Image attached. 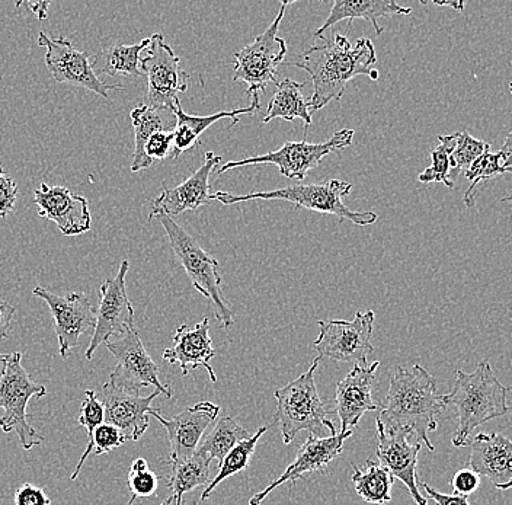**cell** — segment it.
<instances>
[{"label":"cell","mask_w":512,"mask_h":505,"mask_svg":"<svg viewBox=\"0 0 512 505\" xmlns=\"http://www.w3.org/2000/svg\"><path fill=\"white\" fill-rule=\"evenodd\" d=\"M320 43L304 51L299 62L290 66L302 69L312 78L313 95L309 110L319 111L329 102L341 101L348 82L357 76H368L377 81L379 72L373 69L377 54L370 38H358L351 44L345 35L331 33L319 37Z\"/></svg>","instance_id":"cell-1"},{"label":"cell","mask_w":512,"mask_h":505,"mask_svg":"<svg viewBox=\"0 0 512 505\" xmlns=\"http://www.w3.org/2000/svg\"><path fill=\"white\" fill-rule=\"evenodd\" d=\"M437 380L421 364L399 367L390 380L379 421L390 430H406L434 452L430 433L437 430L438 417L446 409Z\"/></svg>","instance_id":"cell-2"},{"label":"cell","mask_w":512,"mask_h":505,"mask_svg":"<svg viewBox=\"0 0 512 505\" xmlns=\"http://www.w3.org/2000/svg\"><path fill=\"white\" fill-rule=\"evenodd\" d=\"M492 370L488 360H482L473 373L456 370V382L447 395H443L446 407L457 411L456 433L451 443L454 447L469 446L470 434L480 425L508 414V392Z\"/></svg>","instance_id":"cell-3"},{"label":"cell","mask_w":512,"mask_h":505,"mask_svg":"<svg viewBox=\"0 0 512 505\" xmlns=\"http://www.w3.org/2000/svg\"><path fill=\"white\" fill-rule=\"evenodd\" d=\"M350 182L328 180L322 184L291 185L272 191H256V193L235 196V194L217 191L211 194V200L219 201L223 206L255 200H283L293 203L297 209L312 210V212L332 214L345 222L358 226H370L377 222L379 216L374 212H352L345 206L344 198L351 193Z\"/></svg>","instance_id":"cell-4"},{"label":"cell","mask_w":512,"mask_h":505,"mask_svg":"<svg viewBox=\"0 0 512 505\" xmlns=\"http://www.w3.org/2000/svg\"><path fill=\"white\" fill-rule=\"evenodd\" d=\"M320 360V357H316L306 373L274 393L277 401L274 420L280 425L284 444H290L300 431H310L312 436L322 437L328 428L331 436L336 434L335 425L328 420V409L320 399L315 382Z\"/></svg>","instance_id":"cell-5"},{"label":"cell","mask_w":512,"mask_h":505,"mask_svg":"<svg viewBox=\"0 0 512 505\" xmlns=\"http://www.w3.org/2000/svg\"><path fill=\"white\" fill-rule=\"evenodd\" d=\"M165 229L171 242L176 260L190 277L192 286L213 303L214 315L224 329L235 326V316L224 299L222 276L219 273V261L201 248V245L172 217L166 214L155 216Z\"/></svg>","instance_id":"cell-6"},{"label":"cell","mask_w":512,"mask_h":505,"mask_svg":"<svg viewBox=\"0 0 512 505\" xmlns=\"http://www.w3.org/2000/svg\"><path fill=\"white\" fill-rule=\"evenodd\" d=\"M291 2H283L274 22L254 43L243 47L233 56L235 76L233 82H245L248 85L246 94L251 98V104L261 108V95L265 94L271 83L277 85L278 66L287 56V44L278 35L284 14Z\"/></svg>","instance_id":"cell-7"},{"label":"cell","mask_w":512,"mask_h":505,"mask_svg":"<svg viewBox=\"0 0 512 505\" xmlns=\"http://www.w3.org/2000/svg\"><path fill=\"white\" fill-rule=\"evenodd\" d=\"M47 395V389L34 382L22 366V354H12L6 372L0 377V428L3 433H16L19 443L25 450L40 446L44 437L30 424L27 414L30 399H41Z\"/></svg>","instance_id":"cell-8"},{"label":"cell","mask_w":512,"mask_h":505,"mask_svg":"<svg viewBox=\"0 0 512 505\" xmlns=\"http://www.w3.org/2000/svg\"><path fill=\"white\" fill-rule=\"evenodd\" d=\"M355 131L344 129L336 131L334 136L328 142L320 145H312L306 142H287L283 147L268 152L265 155L252 156V158L242 159V161H229L220 166L217 175H222L230 169L240 168V166L249 165H275L283 177L288 180L302 181L309 174V171L320 165L325 156L329 153L341 152L352 145Z\"/></svg>","instance_id":"cell-9"},{"label":"cell","mask_w":512,"mask_h":505,"mask_svg":"<svg viewBox=\"0 0 512 505\" xmlns=\"http://www.w3.org/2000/svg\"><path fill=\"white\" fill-rule=\"evenodd\" d=\"M147 76V104L159 111H174L178 95L188 91L190 75L181 66V59L166 44L162 34H153L147 56L140 59Z\"/></svg>","instance_id":"cell-10"},{"label":"cell","mask_w":512,"mask_h":505,"mask_svg":"<svg viewBox=\"0 0 512 505\" xmlns=\"http://www.w3.org/2000/svg\"><path fill=\"white\" fill-rule=\"evenodd\" d=\"M376 313L357 312L352 321H318L320 334L313 347L320 359L341 361L347 364H366L374 351L373 338Z\"/></svg>","instance_id":"cell-11"},{"label":"cell","mask_w":512,"mask_h":505,"mask_svg":"<svg viewBox=\"0 0 512 505\" xmlns=\"http://www.w3.org/2000/svg\"><path fill=\"white\" fill-rule=\"evenodd\" d=\"M105 345L118 361L110 376L112 385L128 393H139L140 389L153 386L165 398H172L171 388L160 382L159 367L144 348L136 328L130 329L121 340L108 341Z\"/></svg>","instance_id":"cell-12"},{"label":"cell","mask_w":512,"mask_h":505,"mask_svg":"<svg viewBox=\"0 0 512 505\" xmlns=\"http://www.w3.org/2000/svg\"><path fill=\"white\" fill-rule=\"evenodd\" d=\"M128 270L130 262L121 261L117 276L105 281L99 289L101 300L96 309L94 335L85 354L88 360H92L96 348L108 343L112 335H124L134 328V309L128 299L126 286Z\"/></svg>","instance_id":"cell-13"},{"label":"cell","mask_w":512,"mask_h":505,"mask_svg":"<svg viewBox=\"0 0 512 505\" xmlns=\"http://www.w3.org/2000/svg\"><path fill=\"white\" fill-rule=\"evenodd\" d=\"M38 46L47 50L46 65L54 81L80 86L104 98H108L111 91L121 89V86L102 82L92 69L91 54L76 50L66 38H51L41 31Z\"/></svg>","instance_id":"cell-14"},{"label":"cell","mask_w":512,"mask_h":505,"mask_svg":"<svg viewBox=\"0 0 512 505\" xmlns=\"http://www.w3.org/2000/svg\"><path fill=\"white\" fill-rule=\"evenodd\" d=\"M34 296L47 303L54 318V328L59 338L60 357L66 359L73 348L78 347L80 338L86 332L95 329L96 310L85 293H70L59 296L37 286L32 290Z\"/></svg>","instance_id":"cell-15"},{"label":"cell","mask_w":512,"mask_h":505,"mask_svg":"<svg viewBox=\"0 0 512 505\" xmlns=\"http://www.w3.org/2000/svg\"><path fill=\"white\" fill-rule=\"evenodd\" d=\"M377 457L379 463L392 473L393 478L399 479L416 505H428L427 498L421 494L418 485V455L422 449V443L416 440L409 431L390 430L384 427L379 420L376 423Z\"/></svg>","instance_id":"cell-16"},{"label":"cell","mask_w":512,"mask_h":505,"mask_svg":"<svg viewBox=\"0 0 512 505\" xmlns=\"http://www.w3.org/2000/svg\"><path fill=\"white\" fill-rule=\"evenodd\" d=\"M219 414V405L208 401L198 402L192 407L185 408L181 414L171 420L162 417L158 409H150V417L158 420L168 431L169 444H171V455H169L171 466L185 462L195 455L204 431Z\"/></svg>","instance_id":"cell-17"},{"label":"cell","mask_w":512,"mask_h":505,"mask_svg":"<svg viewBox=\"0 0 512 505\" xmlns=\"http://www.w3.org/2000/svg\"><path fill=\"white\" fill-rule=\"evenodd\" d=\"M351 436L352 430L345 431V433H336L335 436L331 437L310 436L306 443L300 447L296 459L288 466L286 472L281 473L268 487L255 494L249 500L248 505H261L262 501L274 489L281 487L283 484H294V482L303 478L306 473L326 471L336 457L341 456V453L344 452L345 441L350 439Z\"/></svg>","instance_id":"cell-18"},{"label":"cell","mask_w":512,"mask_h":505,"mask_svg":"<svg viewBox=\"0 0 512 505\" xmlns=\"http://www.w3.org/2000/svg\"><path fill=\"white\" fill-rule=\"evenodd\" d=\"M379 367L380 361H374L370 366L367 363L355 364L336 386L335 414L341 420V433L352 430L367 412L382 408V404L373 396L374 379Z\"/></svg>","instance_id":"cell-19"},{"label":"cell","mask_w":512,"mask_h":505,"mask_svg":"<svg viewBox=\"0 0 512 505\" xmlns=\"http://www.w3.org/2000/svg\"><path fill=\"white\" fill-rule=\"evenodd\" d=\"M162 395L159 391L149 396L121 391L107 382L102 388L101 402L105 409V423L114 425L123 433L126 441L142 439L150 425L152 402Z\"/></svg>","instance_id":"cell-20"},{"label":"cell","mask_w":512,"mask_h":505,"mask_svg":"<svg viewBox=\"0 0 512 505\" xmlns=\"http://www.w3.org/2000/svg\"><path fill=\"white\" fill-rule=\"evenodd\" d=\"M222 163V156L207 152L204 163L190 175L188 180L175 188H163L158 198H155L150 209L149 220L158 214L178 216L187 210H197L211 203L210 177L217 165Z\"/></svg>","instance_id":"cell-21"},{"label":"cell","mask_w":512,"mask_h":505,"mask_svg":"<svg viewBox=\"0 0 512 505\" xmlns=\"http://www.w3.org/2000/svg\"><path fill=\"white\" fill-rule=\"evenodd\" d=\"M34 203L40 207L38 216L54 222L66 236H78L89 232L92 216L85 197L70 193L64 187L41 184L34 191Z\"/></svg>","instance_id":"cell-22"},{"label":"cell","mask_w":512,"mask_h":505,"mask_svg":"<svg viewBox=\"0 0 512 505\" xmlns=\"http://www.w3.org/2000/svg\"><path fill=\"white\" fill-rule=\"evenodd\" d=\"M467 468L501 491L512 489V441L499 433H479L472 441Z\"/></svg>","instance_id":"cell-23"},{"label":"cell","mask_w":512,"mask_h":505,"mask_svg":"<svg viewBox=\"0 0 512 505\" xmlns=\"http://www.w3.org/2000/svg\"><path fill=\"white\" fill-rule=\"evenodd\" d=\"M174 341V347L168 348L163 353V360L166 363L178 364L184 376H187L190 370L204 367L211 382H217L216 373L210 366V361L216 356L210 337V319L204 318L194 328H190L187 324L178 326Z\"/></svg>","instance_id":"cell-24"},{"label":"cell","mask_w":512,"mask_h":505,"mask_svg":"<svg viewBox=\"0 0 512 505\" xmlns=\"http://www.w3.org/2000/svg\"><path fill=\"white\" fill-rule=\"evenodd\" d=\"M412 9L400 6L395 0H335L332 2L329 17L322 27L315 31V37H322L326 31L344 19L363 18L373 25L377 35H382L384 28L379 24V18L392 17V15H409Z\"/></svg>","instance_id":"cell-25"},{"label":"cell","mask_w":512,"mask_h":505,"mask_svg":"<svg viewBox=\"0 0 512 505\" xmlns=\"http://www.w3.org/2000/svg\"><path fill=\"white\" fill-rule=\"evenodd\" d=\"M259 108L255 105L239 108L233 111H220L213 115H188L182 110L181 101L176 102L174 111L176 124L174 130V147H172V158L176 159L184 152H190L195 147L200 146V137L207 129H210L217 121L223 118L232 120V127L239 123L242 115H254Z\"/></svg>","instance_id":"cell-26"},{"label":"cell","mask_w":512,"mask_h":505,"mask_svg":"<svg viewBox=\"0 0 512 505\" xmlns=\"http://www.w3.org/2000/svg\"><path fill=\"white\" fill-rule=\"evenodd\" d=\"M150 38L139 44H117L95 54L92 59V69L95 73H105L110 76H131L139 78L143 75L140 67V53L149 47Z\"/></svg>","instance_id":"cell-27"},{"label":"cell","mask_w":512,"mask_h":505,"mask_svg":"<svg viewBox=\"0 0 512 505\" xmlns=\"http://www.w3.org/2000/svg\"><path fill=\"white\" fill-rule=\"evenodd\" d=\"M165 113H169V111L155 110V108L146 104L139 105L131 111L130 118L134 127V143H136L131 171H143V169L150 168L153 165V161H150L146 152H144V147H146V143L149 142L153 134L158 133V131H166L168 127H174L175 129L176 123L166 121L163 117Z\"/></svg>","instance_id":"cell-28"},{"label":"cell","mask_w":512,"mask_h":505,"mask_svg":"<svg viewBox=\"0 0 512 505\" xmlns=\"http://www.w3.org/2000/svg\"><path fill=\"white\" fill-rule=\"evenodd\" d=\"M303 88L304 83L293 81V79L286 78L278 82L274 98L268 104L264 124L270 123L275 118H283L287 121L300 118L304 126H312V114H310L309 102L303 97Z\"/></svg>","instance_id":"cell-29"},{"label":"cell","mask_w":512,"mask_h":505,"mask_svg":"<svg viewBox=\"0 0 512 505\" xmlns=\"http://www.w3.org/2000/svg\"><path fill=\"white\" fill-rule=\"evenodd\" d=\"M352 484L355 492L363 498L368 504L384 505L392 501V487L395 484V478L392 473L383 468L380 463L374 460H367V469L358 468L352 465Z\"/></svg>","instance_id":"cell-30"},{"label":"cell","mask_w":512,"mask_h":505,"mask_svg":"<svg viewBox=\"0 0 512 505\" xmlns=\"http://www.w3.org/2000/svg\"><path fill=\"white\" fill-rule=\"evenodd\" d=\"M211 460L203 455L195 453L191 459L185 462L172 465L171 476H169L168 487L171 489V497L176 503L182 504V497L195 488L207 487L211 482L210 478Z\"/></svg>","instance_id":"cell-31"},{"label":"cell","mask_w":512,"mask_h":505,"mask_svg":"<svg viewBox=\"0 0 512 505\" xmlns=\"http://www.w3.org/2000/svg\"><path fill=\"white\" fill-rule=\"evenodd\" d=\"M248 430L240 427L233 418L226 417L219 420L216 427L213 428L206 440L198 446V455L208 457V459H216L217 462H223L224 457L229 455L240 441L249 439Z\"/></svg>","instance_id":"cell-32"},{"label":"cell","mask_w":512,"mask_h":505,"mask_svg":"<svg viewBox=\"0 0 512 505\" xmlns=\"http://www.w3.org/2000/svg\"><path fill=\"white\" fill-rule=\"evenodd\" d=\"M268 430H270V425L259 428L254 436L249 437L248 440L240 441L238 446L224 457L223 462L219 465V473H217L216 478L211 479L210 484L201 492V501H207L217 485L222 484L230 476L238 475V473L248 468L251 457L255 453L256 444Z\"/></svg>","instance_id":"cell-33"},{"label":"cell","mask_w":512,"mask_h":505,"mask_svg":"<svg viewBox=\"0 0 512 505\" xmlns=\"http://www.w3.org/2000/svg\"><path fill=\"white\" fill-rule=\"evenodd\" d=\"M504 174H511V172L505 168L499 152L494 153L488 150L480 156L478 161L473 162L472 166L463 174L470 181L469 190L463 196L467 209L475 207V197L480 184Z\"/></svg>","instance_id":"cell-34"},{"label":"cell","mask_w":512,"mask_h":505,"mask_svg":"<svg viewBox=\"0 0 512 505\" xmlns=\"http://www.w3.org/2000/svg\"><path fill=\"white\" fill-rule=\"evenodd\" d=\"M105 423V409L102 405L101 399L98 398L95 391H85V401L82 402L79 412V424L86 428V434H88V446H86L85 452L76 465L75 472L72 473L70 479L76 481L78 479L82 466L85 465L86 459L94 452V434L96 428L99 425Z\"/></svg>","instance_id":"cell-35"},{"label":"cell","mask_w":512,"mask_h":505,"mask_svg":"<svg viewBox=\"0 0 512 505\" xmlns=\"http://www.w3.org/2000/svg\"><path fill=\"white\" fill-rule=\"evenodd\" d=\"M438 140H440V145L431 150V166L418 175V180L422 184L441 182L453 190L454 182L450 178V156L456 147L457 133L450 134V136H438Z\"/></svg>","instance_id":"cell-36"},{"label":"cell","mask_w":512,"mask_h":505,"mask_svg":"<svg viewBox=\"0 0 512 505\" xmlns=\"http://www.w3.org/2000/svg\"><path fill=\"white\" fill-rule=\"evenodd\" d=\"M488 150H491L489 143L475 139L470 136L469 131L464 130L462 133H457L456 147L450 156L451 169L454 174L457 175L460 172L464 174L472 166V163L478 161L480 156Z\"/></svg>","instance_id":"cell-37"},{"label":"cell","mask_w":512,"mask_h":505,"mask_svg":"<svg viewBox=\"0 0 512 505\" xmlns=\"http://www.w3.org/2000/svg\"><path fill=\"white\" fill-rule=\"evenodd\" d=\"M126 443L123 433L114 425L104 423L99 425L94 434V450L96 456L108 455Z\"/></svg>","instance_id":"cell-38"},{"label":"cell","mask_w":512,"mask_h":505,"mask_svg":"<svg viewBox=\"0 0 512 505\" xmlns=\"http://www.w3.org/2000/svg\"><path fill=\"white\" fill-rule=\"evenodd\" d=\"M159 487V476L155 472L146 471L128 473V489L134 498H149L156 494Z\"/></svg>","instance_id":"cell-39"},{"label":"cell","mask_w":512,"mask_h":505,"mask_svg":"<svg viewBox=\"0 0 512 505\" xmlns=\"http://www.w3.org/2000/svg\"><path fill=\"white\" fill-rule=\"evenodd\" d=\"M172 147H174V131H158L150 137L144 152L150 161H165L172 156Z\"/></svg>","instance_id":"cell-40"},{"label":"cell","mask_w":512,"mask_h":505,"mask_svg":"<svg viewBox=\"0 0 512 505\" xmlns=\"http://www.w3.org/2000/svg\"><path fill=\"white\" fill-rule=\"evenodd\" d=\"M16 200H18L16 182L14 178L5 175V171L0 166V217L2 219L15 209Z\"/></svg>","instance_id":"cell-41"},{"label":"cell","mask_w":512,"mask_h":505,"mask_svg":"<svg viewBox=\"0 0 512 505\" xmlns=\"http://www.w3.org/2000/svg\"><path fill=\"white\" fill-rule=\"evenodd\" d=\"M480 485V476L478 473L473 472L472 469H462L453 476L451 479V487L457 495H464L469 497L470 494L476 491Z\"/></svg>","instance_id":"cell-42"},{"label":"cell","mask_w":512,"mask_h":505,"mask_svg":"<svg viewBox=\"0 0 512 505\" xmlns=\"http://www.w3.org/2000/svg\"><path fill=\"white\" fill-rule=\"evenodd\" d=\"M51 500L43 488L31 484L22 485L15 492V505H50Z\"/></svg>","instance_id":"cell-43"},{"label":"cell","mask_w":512,"mask_h":505,"mask_svg":"<svg viewBox=\"0 0 512 505\" xmlns=\"http://www.w3.org/2000/svg\"><path fill=\"white\" fill-rule=\"evenodd\" d=\"M421 488L427 492L428 497L435 501L437 505H472L469 503V497H464V495L441 494V492L431 488L428 484H421Z\"/></svg>","instance_id":"cell-44"},{"label":"cell","mask_w":512,"mask_h":505,"mask_svg":"<svg viewBox=\"0 0 512 505\" xmlns=\"http://www.w3.org/2000/svg\"><path fill=\"white\" fill-rule=\"evenodd\" d=\"M16 312L15 306L11 303L0 300V340L9 337L11 331V322Z\"/></svg>","instance_id":"cell-45"},{"label":"cell","mask_w":512,"mask_h":505,"mask_svg":"<svg viewBox=\"0 0 512 505\" xmlns=\"http://www.w3.org/2000/svg\"><path fill=\"white\" fill-rule=\"evenodd\" d=\"M502 162H504L505 168L512 174V130L510 134H508L507 139H505L504 145H502L501 150Z\"/></svg>","instance_id":"cell-46"},{"label":"cell","mask_w":512,"mask_h":505,"mask_svg":"<svg viewBox=\"0 0 512 505\" xmlns=\"http://www.w3.org/2000/svg\"><path fill=\"white\" fill-rule=\"evenodd\" d=\"M28 9H31L35 15H37L38 19H46L48 17L47 11L48 6H50V2H37V3H24Z\"/></svg>","instance_id":"cell-47"},{"label":"cell","mask_w":512,"mask_h":505,"mask_svg":"<svg viewBox=\"0 0 512 505\" xmlns=\"http://www.w3.org/2000/svg\"><path fill=\"white\" fill-rule=\"evenodd\" d=\"M146 469H149V463H147V460L143 459V457H139V459L131 463V472L146 471Z\"/></svg>","instance_id":"cell-48"},{"label":"cell","mask_w":512,"mask_h":505,"mask_svg":"<svg viewBox=\"0 0 512 505\" xmlns=\"http://www.w3.org/2000/svg\"><path fill=\"white\" fill-rule=\"evenodd\" d=\"M12 354H2L0 353V377L3 376V373L6 372V367H8L9 360H11Z\"/></svg>","instance_id":"cell-49"},{"label":"cell","mask_w":512,"mask_h":505,"mask_svg":"<svg viewBox=\"0 0 512 505\" xmlns=\"http://www.w3.org/2000/svg\"><path fill=\"white\" fill-rule=\"evenodd\" d=\"M435 5L438 6H451V8L456 9L457 12H463L464 3L463 2H434Z\"/></svg>","instance_id":"cell-50"},{"label":"cell","mask_w":512,"mask_h":505,"mask_svg":"<svg viewBox=\"0 0 512 505\" xmlns=\"http://www.w3.org/2000/svg\"><path fill=\"white\" fill-rule=\"evenodd\" d=\"M160 505H184V503H182V504H178V503H176V501L174 500V498H172V497H168V498H166V500H165V501H163V503H162V504H160Z\"/></svg>","instance_id":"cell-51"},{"label":"cell","mask_w":512,"mask_h":505,"mask_svg":"<svg viewBox=\"0 0 512 505\" xmlns=\"http://www.w3.org/2000/svg\"><path fill=\"white\" fill-rule=\"evenodd\" d=\"M501 201H512V194H511V196L502 198Z\"/></svg>","instance_id":"cell-52"},{"label":"cell","mask_w":512,"mask_h":505,"mask_svg":"<svg viewBox=\"0 0 512 505\" xmlns=\"http://www.w3.org/2000/svg\"><path fill=\"white\" fill-rule=\"evenodd\" d=\"M134 501H136V498H134V497H131V501H130V504H128V505H133Z\"/></svg>","instance_id":"cell-53"},{"label":"cell","mask_w":512,"mask_h":505,"mask_svg":"<svg viewBox=\"0 0 512 505\" xmlns=\"http://www.w3.org/2000/svg\"><path fill=\"white\" fill-rule=\"evenodd\" d=\"M510 92H511V95H512V81L510 82Z\"/></svg>","instance_id":"cell-54"}]
</instances>
